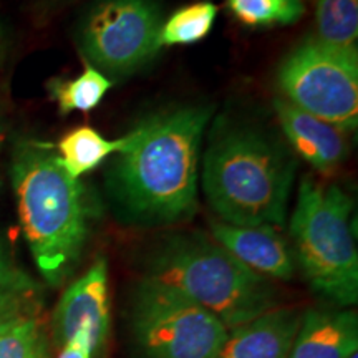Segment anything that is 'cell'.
Here are the masks:
<instances>
[{"instance_id": "19", "label": "cell", "mask_w": 358, "mask_h": 358, "mask_svg": "<svg viewBox=\"0 0 358 358\" xmlns=\"http://www.w3.org/2000/svg\"><path fill=\"white\" fill-rule=\"evenodd\" d=\"M0 358H48V343L35 317L0 330Z\"/></svg>"}, {"instance_id": "18", "label": "cell", "mask_w": 358, "mask_h": 358, "mask_svg": "<svg viewBox=\"0 0 358 358\" xmlns=\"http://www.w3.org/2000/svg\"><path fill=\"white\" fill-rule=\"evenodd\" d=\"M227 8L248 27L292 25L306 13L302 0H226Z\"/></svg>"}, {"instance_id": "8", "label": "cell", "mask_w": 358, "mask_h": 358, "mask_svg": "<svg viewBox=\"0 0 358 358\" xmlns=\"http://www.w3.org/2000/svg\"><path fill=\"white\" fill-rule=\"evenodd\" d=\"M163 22L155 0H96L80 24V48L103 75L129 77L158 55Z\"/></svg>"}, {"instance_id": "22", "label": "cell", "mask_w": 358, "mask_h": 358, "mask_svg": "<svg viewBox=\"0 0 358 358\" xmlns=\"http://www.w3.org/2000/svg\"><path fill=\"white\" fill-rule=\"evenodd\" d=\"M93 345L87 330H78L69 342L62 347L58 358H92Z\"/></svg>"}, {"instance_id": "12", "label": "cell", "mask_w": 358, "mask_h": 358, "mask_svg": "<svg viewBox=\"0 0 358 358\" xmlns=\"http://www.w3.org/2000/svg\"><path fill=\"white\" fill-rule=\"evenodd\" d=\"M301 320L299 308H272L232 329L216 358H289Z\"/></svg>"}, {"instance_id": "7", "label": "cell", "mask_w": 358, "mask_h": 358, "mask_svg": "<svg viewBox=\"0 0 358 358\" xmlns=\"http://www.w3.org/2000/svg\"><path fill=\"white\" fill-rule=\"evenodd\" d=\"M277 83L295 108L342 133L358 127V50L308 37L282 60Z\"/></svg>"}, {"instance_id": "3", "label": "cell", "mask_w": 358, "mask_h": 358, "mask_svg": "<svg viewBox=\"0 0 358 358\" xmlns=\"http://www.w3.org/2000/svg\"><path fill=\"white\" fill-rule=\"evenodd\" d=\"M199 178L206 201L222 222L282 227L295 179V158L261 128L217 122Z\"/></svg>"}, {"instance_id": "15", "label": "cell", "mask_w": 358, "mask_h": 358, "mask_svg": "<svg viewBox=\"0 0 358 358\" xmlns=\"http://www.w3.org/2000/svg\"><path fill=\"white\" fill-rule=\"evenodd\" d=\"M113 87V80L103 75L95 66L87 65L78 77L71 80L53 78L47 83L50 98L57 103L62 116L71 111H90L96 108Z\"/></svg>"}, {"instance_id": "10", "label": "cell", "mask_w": 358, "mask_h": 358, "mask_svg": "<svg viewBox=\"0 0 358 358\" xmlns=\"http://www.w3.org/2000/svg\"><path fill=\"white\" fill-rule=\"evenodd\" d=\"M211 232L217 244L257 274L280 280H290L294 277V256L275 227H244L214 221Z\"/></svg>"}, {"instance_id": "1", "label": "cell", "mask_w": 358, "mask_h": 358, "mask_svg": "<svg viewBox=\"0 0 358 358\" xmlns=\"http://www.w3.org/2000/svg\"><path fill=\"white\" fill-rule=\"evenodd\" d=\"M213 106L156 111L134 127L128 150L115 155L105 187L116 216L141 227L185 222L198 209L201 145Z\"/></svg>"}, {"instance_id": "13", "label": "cell", "mask_w": 358, "mask_h": 358, "mask_svg": "<svg viewBox=\"0 0 358 358\" xmlns=\"http://www.w3.org/2000/svg\"><path fill=\"white\" fill-rule=\"evenodd\" d=\"M358 348L355 310H319L302 313L289 358H348Z\"/></svg>"}, {"instance_id": "23", "label": "cell", "mask_w": 358, "mask_h": 358, "mask_svg": "<svg viewBox=\"0 0 358 358\" xmlns=\"http://www.w3.org/2000/svg\"><path fill=\"white\" fill-rule=\"evenodd\" d=\"M2 141H3V124H2V118H0V148H2Z\"/></svg>"}, {"instance_id": "24", "label": "cell", "mask_w": 358, "mask_h": 358, "mask_svg": "<svg viewBox=\"0 0 358 358\" xmlns=\"http://www.w3.org/2000/svg\"><path fill=\"white\" fill-rule=\"evenodd\" d=\"M52 3H66V2H73V0H50Z\"/></svg>"}, {"instance_id": "26", "label": "cell", "mask_w": 358, "mask_h": 358, "mask_svg": "<svg viewBox=\"0 0 358 358\" xmlns=\"http://www.w3.org/2000/svg\"><path fill=\"white\" fill-rule=\"evenodd\" d=\"M0 38H2V30H0Z\"/></svg>"}, {"instance_id": "14", "label": "cell", "mask_w": 358, "mask_h": 358, "mask_svg": "<svg viewBox=\"0 0 358 358\" xmlns=\"http://www.w3.org/2000/svg\"><path fill=\"white\" fill-rule=\"evenodd\" d=\"M133 131L116 140H108L92 127H78L66 133L55 146L58 158L71 178L82 179L85 174L101 166L106 158L128 150Z\"/></svg>"}, {"instance_id": "16", "label": "cell", "mask_w": 358, "mask_h": 358, "mask_svg": "<svg viewBox=\"0 0 358 358\" xmlns=\"http://www.w3.org/2000/svg\"><path fill=\"white\" fill-rule=\"evenodd\" d=\"M313 37L330 47L357 48L358 0H317Z\"/></svg>"}, {"instance_id": "21", "label": "cell", "mask_w": 358, "mask_h": 358, "mask_svg": "<svg viewBox=\"0 0 358 358\" xmlns=\"http://www.w3.org/2000/svg\"><path fill=\"white\" fill-rule=\"evenodd\" d=\"M0 287L29 294H35V290H37V284L10 262L2 244H0Z\"/></svg>"}, {"instance_id": "6", "label": "cell", "mask_w": 358, "mask_h": 358, "mask_svg": "<svg viewBox=\"0 0 358 358\" xmlns=\"http://www.w3.org/2000/svg\"><path fill=\"white\" fill-rule=\"evenodd\" d=\"M129 329L140 358H216L229 334L199 303L145 277L133 292Z\"/></svg>"}, {"instance_id": "17", "label": "cell", "mask_w": 358, "mask_h": 358, "mask_svg": "<svg viewBox=\"0 0 358 358\" xmlns=\"http://www.w3.org/2000/svg\"><path fill=\"white\" fill-rule=\"evenodd\" d=\"M216 17L217 6L213 2H198L179 8L161 25V48L199 42L211 32Z\"/></svg>"}, {"instance_id": "25", "label": "cell", "mask_w": 358, "mask_h": 358, "mask_svg": "<svg viewBox=\"0 0 358 358\" xmlns=\"http://www.w3.org/2000/svg\"><path fill=\"white\" fill-rule=\"evenodd\" d=\"M348 358H358V353H353V355H350Z\"/></svg>"}, {"instance_id": "2", "label": "cell", "mask_w": 358, "mask_h": 358, "mask_svg": "<svg viewBox=\"0 0 358 358\" xmlns=\"http://www.w3.org/2000/svg\"><path fill=\"white\" fill-rule=\"evenodd\" d=\"M12 186L27 244L52 285L73 271L87 244L96 206L82 179L71 178L55 146L19 140L12 153Z\"/></svg>"}, {"instance_id": "20", "label": "cell", "mask_w": 358, "mask_h": 358, "mask_svg": "<svg viewBox=\"0 0 358 358\" xmlns=\"http://www.w3.org/2000/svg\"><path fill=\"white\" fill-rule=\"evenodd\" d=\"M34 294L0 287V330L34 317Z\"/></svg>"}, {"instance_id": "9", "label": "cell", "mask_w": 358, "mask_h": 358, "mask_svg": "<svg viewBox=\"0 0 358 358\" xmlns=\"http://www.w3.org/2000/svg\"><path fill=\"white\" fill-rule=\"evenodd\" d=\"M110 327L108 264L98 257L85 274L73 282L53 312V338L64 347L78 330H87L93 350L103 343Z\"/></svg>"}, {"instance_id": "4", "label": "cell", "mask_w": 358, "mask_h": 358, "mask_svg": "<svg viewBox=\"0 0 358 358\" xmlns=\"http://www.w3.org/2000/svg\"><path fill=\"white\" fill-rule=\"evenodd\" d=\"M145 279L159 282L216 315L227 330L277 307L267 277L245 267L201 232L163 239L146 259Z\"/></svg>"}, {"instance_id": "11", "label": "cell", "mask_w": 358, "mask_h": 358, "mask_svg": "<svg viewBox=\"0 0 358 358\" xmlns=\"http://www.w3.org/2000/svg\"><path fill=\"white\" fill-rule=\"evenodd\" d=\"M274 108L290 146L313 169L322 174H330L347 159L345 133L295 108L284 98H275Z\"/></svg>"}, {"instance_id": "5", "label": "cell", "mask_w": 358, "mask_h": 358, "mask_svg": "<svg viewBox=\"0 0 358 358\" xmlns=\"http://www.w3.org/2000/svg\"><path fill=\"white\" fill-rule=\"evenodd\" d=\"M352 199L337 185L302 179L290 236L310 287L342 307L358 301V252L352 232Z\"/></svg>"}]
</instances>
